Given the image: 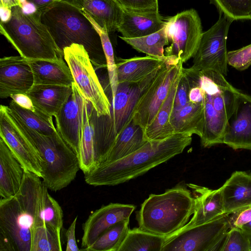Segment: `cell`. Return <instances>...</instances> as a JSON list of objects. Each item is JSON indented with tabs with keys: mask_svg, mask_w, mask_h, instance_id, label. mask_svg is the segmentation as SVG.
I'll return each instance as SVG.
<instances>
[{
	"mask_svg": "<svg viewBox=\"0 0 251 251\" xmlns=\"http://www.w3.org/2000/svg\"><path fill=\"white\" fill-rule=\"evenodd\" d=\"M36 174L25 170L19 191L14 197L0 200V234L8 238L15 251H30L31 231L42 224L44 183Z\"/></svg>",
	"mask_w": 251,
	"mask_h": 251,
	"instance_id": "obj_2",
	"label": "cell"
},
{
	"mask_svg": "<svg viewBox=\"0 0 251 251\" xmlns=\"http://www.w3.org/2000/svg\"><path fill=\"white\" fill-rule=\"evenodd\" d=\"M18 105L24 108L35 111L33 102L27 94H14L10 97Z\"/></svg>",
	"mask_w": 251,
	"mask_h": 251,
	"instance_id": "obj_45",
	"label": "cell"
},
{
	"mask_svg": "<svg viewBox=\"0 0 251 251\" xmlns=\"http://www.w3.org/2000/svg\"><path fill=\"white\" fill-rule=\"evenodd\" d=\"M190 86V77L184 72L183 70V74L179 82L176 94L173 111L181 109L189 101L188 94Z\"/></svg>",
	"mask_w": 251,
	"mask_h": 251,
	"instance_id": "obj_41",
	"label": "cell"
},
{
	"mask_svg": "<svg viewBox=\"0 0 251 251\" xmlns=\"http://www.w3.org/2000/svg\"><path fill=\"white\" fill-rule=\"evenodd\" d=\"M166 237L139 227L129 229L118 251H161Z\"/></svg>",
	"mask_w": 251,
	"mask_h": 251,
	"instance_id": "obj_31",
	"label": "cell"
},
{
	"mask_svg": "<svg viewBox=\"0 0 251 251\" xmlns=\"http://www.w3.org/2000/svg\"><path fill=\"white\" fill-rule=\"evenodd\" d=\"M233 21L220 14L218 21L203 32L198 49L193 56V64L186 74L212 71L226 75L227 51L226 40L229 26Z\"/></svg>",
	"mask_w": 251,
	"mask_h": 251,
	"instance_id": "obj_12",
	"label": "cell"
},
{
	"mask_svg": "<svg viewBox=\"0 0 251 251\" xmlns=\"http://www.w3.org/2000/svg\"><path fill=\"white\" fill-rule=\"evenodd\" d=\"M166 32L171 45L165 55L181 60L193 57L199 45L202 30L201 21L194 9L183 11L166 20Z\"/></svg>",
	"mask_w": 251,
	"mask_h": 251,
	"instance_id": "obj_13",
	"label": "cell"
},
{
	"mask_svg": "<svg viewBox=\"0 0 251 251\" xmlns=\"http://www.w3.org/2000/svg\"><path fill=\"white\" fill-rule=\"evenodd\" d=\"M34 85V77L28 60L21 56L0 59V97L14 94H27Z\"/></svg>",
	"mask_w": 251,
	"mask_h": 251,
	"instance_id": "obj_17",
	"label": "cell"
},
{
	"mask_svg": "<svg viewBox=\"0 0 251 251\" xmlns=\"http://www.w3.org/2000/svg\"><path fill=\"white\" fill-rule=\"evenodd\" d=\"M196 73L203 95L204 123L201 143L203 148H210L222 144L227 120L240 91L220 73L212 71Z\"/></svg>",
	"mask_w": 251,
	"mask_h": 251,
	"instance_id": "obj_7",
	"label": "cell"
},
{
	"mask_svg": "<svg viewBox=\"0 0 251 251\" xmlns=\"http://www.w3.org/2000/svg\"><path fill=\"white\" fill-rule=\"evenodd\" d=\"M0 5L11 8L13 6L19 5V0H0Z\"/></svg>",
	"mask_w": 251,
	"mask_h": 251,
	"instance_id": "obj_49",
	"label": "cell"
},
{
	"mask_svg": "<svg viewBox=\"0 0 251 251\" xmlns=\"http://www.w3.org/2000/svg\"><path fill=\"white\" fill-rule=\"evenodd\" d=\"M38 11L41 22L61 50L73 44L81 45L91 59L106 62L99 33L71 0H57Z\"/></svg>",
	"mask_w": 251,
	"mask_h": 251,
	"instance_id": "obj_3",
	"label": "cell"
},
{
	"mask_svg": "<svg viewBox=\"0 0 251 251\" xmlns=\"http://www.w3.org/2000/svg\"><path fill=\"white\" fill-rule=\"evenodd\" d=\"M12 114L19 127L38 152L42 160L41 178L44 184L54 192L68 186L80 169L77 154L58 132L51 135L42 134Z\"/></svg>",
	"mask_w": 251,
	"mask_h": 251,
	"instance_id": "obj_5",
	"label": "cell"
},
{
	"mask_svg": "<svg viewBox=\"0 0 251 251\" xmlns=\"http://www.w3.org/2000/svg\"><path fill=\"white\" fill-rule=\"evenodd\" d=\"M120 38L136 50L160 58L165 57L164 47L169 43L165 25L160 30L145 36L134 38L120 36Z\"/></svg>",
	"mask_w": 251,
	"mask_h": 251,
	"instance_id": "obj_34",
	"label": "cell"
},
{
	"mask_svg": "<svg viewBox=\"0 0 251 251\" xmlns=\"http://www.w3.org/2000/svg\"><path fill=\"white\" fill-rule=\"evenodd\" d=\"M147 142L143 129L132 121L117 137L102 163L122 159L138 150Z\"/></svg>",
	"mask_w": 251,
	"mask_h": 251,
	"instance_id": "obj_29",
	"label": "cell"
},
{
	"mask_svg": "<svg viewBox=\"0 0 251 251\" xmlns=\"http://www.w3.org/2000/svg\"><path fill=\"white\" fill-rule=\"evenodd\" d=\"M183 74V71L176 78L167 98L161 105L153 121L143 130L144 137L147 141L162 140L174 133L170 123V118L178 83Z\"/></svg>",
	"mask_w": 251,
	"mask_h": 251,
	"instance_id": "obj_28",
	"label": "cell"
},
{
	"mask_svg": "<svg viewBox=\"0 0 251 251\" xmlns=\"http://www.w3.org/2000/svg\"><path fill=\"white\" fill-rule=\"evenodd\" d=\"M194 210L191 191L179 185L161 194H151L137 215L139 227L153 234L169 236L188 222Z\"/></svg>",
	"mask_w": 251,
	"mask_h": 251,
	"instance_id": "obj_4",
	"label": "cell"
},
{
	"mask_svg": "<svg viewBox=\"0 0 251 251\" xmlns=\"http://www.w3.org/2000/svg\"><path fill=\"white\" fill-rule=\"evenodd\" d=\"M240 228L242 229L249 239L251 251V221Z\"/></svg>",
	"mask_w": 251,
	"mask_h": 251,
	"instance_id": "obj_50",
	"label": "cell"
},
{
	"mask_svg": "<svg viewBox=\"0 0 251 251\" xmlns=\"http://www.w3.org/2000/svg\"><path fill=\"white\" fill-rule=\"evenodd\" d=\"M12 112L25 125L45 135H51L58 132L52 120V117H48L36 110L24 108L12 100L9 105Z\"/></svg>",
	"mask_w": 251,
	"mask_h": 251,
	"instance_id": "obj_33",
	"label": "cell"
},
{
	"mask_svg": "<svg viewBox=\"0 0 251 251\" xmlns=\"http://www.w3.org/2000/svg\"><path fill=\"white\" fill-rule=\"evenodd\" d=\"M227 220L229 228H241L251 221V207L228 215Z\"/></svg>",
	"mask_w": 251,
	"mask_h": 251,
	"instance_id": "obj_43",
	"label": "cell"
},
{
	"mask_svg": "<svg viewBox=\"0 0 251 251\" xmlns=\"http://www.w3.org/2000/svg\"><path fill=\"white\" fill-rule=\"evenodd\" d=\"M183 64L179 59L166 56L163 66L141 91L132 117V122L143 130L152 122L174 81L183 72Z\"/></svg>",
	"mask_w": 251,
	"mask_h": 251,
	"instance_id": "obj_9",
	"label": "cell"
},
{
	"mask_svg": "<svg viewBox=\"0 0 251 251\" xmlns=\"http://www.w3.org/2000/svg\"><path fill=\"white\" fill-rule=\"evenodd\" d=\"M204 123L202 102L194 103L189 100L181 109L172 111L170 123L175 133L195 134L200 138L202 135Z\"/></svg>",
	"mask_w": 251,
	"mask_h": 251,
	"instance_id": "obj_27",
	"label": "cell"
},
{
	"mask_svg": "<svg viewBox=\"0 0 251 251\" xmlns=\"http://www.w3.org/2000/svg\"><path fill=\"white\" fill-rule=\"evenodd\" d=\"M108 34L117 30L123 8L118 0H71Z\"/></svg>",
	"mask_w": 251,
	"mask_h": 251,
	"instance_id": "obj_23",
	"label": "cell"
},
{
	"mask_svg": "<svg viewBox=\"0 0 251 251\" xmlns=\"http://www.w3.org/2000/svg\"><path fill=\"white\" fill-rule=\"evenodd\" d=\"M84 13L100 34L106 59L109 81L111 90V97L113 98L115 95L119 83L116 63L115 61L113 47L108 36V33L100 27L89 15L84 12Z\"/></svg>",
	"mask_w": 251,
	"mask_h": 251,
	"instance_id": "obj_37",
	"label": "cell"
},
{
	"mask_svg": "<svg viewBox=\"0 0 251 251\" xmlns=\"http://www.w3.org/2000/svg\"><path fill=\"white\" fill-rule=\"evenodd\" d=\"M72 93V86L33 85L27 95L36 110L48 117H55Z\"/></svg>",
	"mask_w": 251,
	"mask_h": 251,
	"instance_id": "obj_24",
	"label": "cell"
},
{
	"mask_svg": "<svg viewBox=\"0 0 251 251\" xmlns=\"http://www.w3.org/2000/svg\"><path fill=\"white\" fill-rule=\"evenodd\" d=\"M228 65L242 71L251 65V44L227 52Z\"/></svg>",
	"mask_w": 251,
	"mask_h": 251,
	"instance_id": "obj_40",
	"label": "cell"
},
{
	"mask_svg": "<svg viewBox=\"0 0 251 251\" xmlns=\"http://www.w3.org/2000/svg\"><path fill=\"white\" fill-rule=\"evenodd\" d=\"M191 142L192 135L182 133L148 141L138 150L122 159L97 165L84 174L85 181L94 186L123 183L180 154Z\"/></svg>",
	"mask_w": 251,
	"mask_h": 251,
	"instance_id": "obj_1",
	"label": "cell"
},
{
	"mask_svg": "<svg viewBox=\"0 0 251 251\" xmlns=\"http://www.w3.org/2000/svg\"><path fill=\"white\" fill-rule=\"evenodd\" d=\"M0 16L1 22L5 23L8 21L12 16L11 8L0 5Z\"/></svg>",
	"mask_w": 251,
	"mask_h": 251,
	"instance_id": "obj_48",
	"label": "cell"
},
{
	"mask_svg": "<svg viewBox=\"0 0 251 251\" xmlns=\"http://www.w3.org/2000/svg\"><path fill=\"white\" fill-rule=\"evenodd\" d=\"M222 144L233 150L251 151V96L240 91L227 120Z\"/></svg>",
	"mask_w": 251,
	"mask_h": 251,
	"instance_id": "obj_16",
	"label": "cell"
},
{
	"mask_svg": "<svg viewBox=\"0 0 251 251\" xmlns=\"http://www.w3.org/2000/svg\"><path fill=\"white\" fill-rule=\"evenodd\" d=\"M47 187L43 194L42 218L44 224L61 236L63 224V210L58 202L48 192Z\"/></svg>",
	"mask_w": 251,
	"mask_h": 251,
	"instance_id": "obj_36",
	"label": "cell"
},
{
	"mask_svg": "<svg viewBox=\"0 0 251 251\" xmlns=\"http://www.w3.org/2000/svg\"><path fill=\"white\" fill-rule=\"evenodd\" d=\"M61 236L45 225L35 226L31 231L30 251H62Z\"/></svg>",
	"mask_w": 251,
	"mask_h": 251,
	"instance_id": "obj_35",
	"label": "cell"
},
{
	"mask_svg": "<svg viewBox=\"0 0 251 251\" xmlns=\"http://www.w3.org/2000/svg\"><path fill=\"white\" fill-rule=\"evenodd\" d=\"M11 9L10 19L0 22V32L20 56L28 60H57L64 57L63 51L41 22L39 11L26 14L19 5Z\"/></svg>",
	"mask_w": 251,
	"mask_h": 251,
	"instance_id": "obj_6",
	"label": "cell"
},
{
	"mask_svg": "<svg viewBox=\"0 0 251 251\" xmlns=\"http://www.w3.org/2000/svg\"><path fill=\"white\" fill-rule=\"evenodd\" d=\"M72 93L55 118L56 128L78 157L84 129L85 109L88 101L74 82Z\"/></svg>",
	"mask_w": 251,
	"mask_h": 251,
	"instance_id": "obj_15",
	"label": "cell"
},
{
	"mask_svg": "<svg viewBox=\"0 0 251 251\" xmlns=\"http://www.w3.org/2000/svg\"><path fill=\"white\" fill-rule=\"evenodd\" d=\"M33 3L37 8L38 10H41L53 2L60 0H27Z\"/></svg>",
	"mask_w": 251,
	"mask_h": 251,
	"instance_id": "obj_47",
	"label": "cell"
},
{
	"mask_svg": "<svg viewBox=\"0 0 251 251\" xmlns=\"http://www.w3.org/2000/svg\"><path fill=\"white\" fill-rule=\"evenodd\" d=\"M77 219V216H76L66 231L67 241L66 251H81L78 247L75 238V227Z\"/></svg>",
	"mask_w": 251,
	"mask_h": 251,
	"instance_id": "obj_44",
	"label": "cell"
},
{
	"mask_svg": "<svg viewBox=\"0 0 251 251\" xmlns=\"http://www.w3.org/2000/svg\"><path fill=\"white\" fill-rule=\"evenodd\" d=\"M220 251H251L249 239L241 228H230L226 233Z\"/></svg>",
	"mask_w": 251,
	"mask_h": 251,
	"instance_id": "obj_39",
	"label": "cell"
},
{
	"mask_svg": "<svg viewBox=\"0 0 251 251\" xmlns=\"http://www.w3.org/2000/svg\"><path fill=\"white\" fill-rule=\"evenodd\" d=\"M220 188L226 214L251 207V173L234 171Z\"/></svg>",
	"mask_w": 251,
	"mask_h": 251,
	"instance_id": "obj_22",
	"label": "cell"
},
{
	"mask_svg": "<svg viewBox=\"0 0 251 251\" xmlns=\"http://www.w3.org/2000/svg\"><path fill=\"white\" fill-rule=\"evenodd\" d=\"M187 185L192 190L194 210L192 218L183 227L203 224L226 214L220 188L213 190L192 183Z\"/></svg>",
	"mask_w": 251,
	"mask_h": 251,
	"instance_id": "obj_20",
	"label": "cell"
},
{
	"mask_svg": "<svg viewBox=\"0 0 251 251\" xmlns=\"http://www.w3.org/2000/svg\"><path fill=\"white\" fill-rule=\"evenodd\" d=\"M65 60L69 67L79 91L92 106L97 117L109 116L111 102L96 75L89 54L83 46L73 44L63 49Z\"/></svg>",
	"mask_w": 251,
	"mask_h": 251,
	"instance_id": "obj_10",
	"label": "cell"
},
{
	"mask_svg": "<svg viewBox=\"0 0 251 251\" xmlns=\"http://www.w3.org/2000/svg\"><path fill=\"white\" fill-rule=\"evenodd\" d=\"M135 206L110 203L91 213L82 225L81 247L83 250L90 246L102 233L118 222L129 219Z\"/></svg>",
	"mask_w": 251,
	"mask_h": 251,
	"instance_id": "obj_18",
	"label": "cell"
},
{
	"mask_svg": "<svg viewBox=\"0 0 251 251\" xmlns=\"http://www.w3.org/2000/svg\"><path fill=\"white\" fill-rule=\"evenodd\" d=\"M166 59L150 55L119 58L116 63L118 83L138 85L141 91L150 83Z\"/></svg>",
	"mask_w": 251,
	"mask_h": 251,
	"instance_id": "obj_19",
	"label": "cell"
},
{
	"mask_svg": "<svg viewBox=\"0 0 251 251\" xmlns=\"http://www.w3.org/2000/svg\"><path fill=\"white\" fill-rule=\"evenodd\" d=\"M141 93L137 84L119 83L112 98L110 115L98 117L101 120L100 127L95 128L96 166L104 161L117 137L132 121L133 110Z\"/></svg>",
	"mask_w": 251,
	"mask_h": 251,
	"instance_id": "obj_8",
	"label": "cell"
},
{
	"mask_svg": "<svg viewBox=\"0 0 251 251\" xmlns=\"http://www.w3.org/2000/svg\"><path fill=\"white\" fill-rule=\"evenodd\" d=\"M121 24L117 29L122 37L145 36L162 29L166 24L158 10H132L123 8Z\"/></svg>",
	"mask_w": 251,
	"mask_h": 251,
	"instance_id": "obj_21",
	"label": "cell"
},
{
	"mask_svg": "<svg viewBox=\"0 0 251 251\" xmlns=\"http://www.w3.org/2000/svg\"><path fill=\"white\" fill-rule=\"evenodd\" d=\"M23 13L26 14H32L38 11L36 6L27 0H19V5Z\"/></svg>",
	"mask_w": 251,
	"mask_h": 251,
	"instance_id": "obj_46",
	"label": "cell"
},
{
	"mask_svg": "<svg viewBox=\"0 0 251 251\" xmlns=\"http://www.w3.org/2000/svg\"><path fill=\"white\" fill-rule=\"evenodd\" d=\"M228 215L209 222L182 227L166 237L161 251H220L229 229Z\"/></svg>",
	"mask_w": 251,
	"mask_h": 251,
	"instance_id": "obj_11",
	"label": "cell"
},
{
	"mask_svg": "<svg viewBox=\"0 0 251 251\" xmlns=\"http://www.w3.org/2000/svg\"><path fill=\"white\" fill-rule=\"evenodd\" d=\"M122 6L132 10H158V0H118Z\"/></svg>",
	"mask_w": 251,
	"mask_h": 251,
	"instance_id": "obj_42",
	"label": "cell"
},
{
	"mask_svg": "<svg viewBox=\"0 0 251 251\" xmlns=\"http://www.w3.org/2000/svg\"><path fill=\"white\" fill-rule=\"evenodd\" d=\"M220 14L234 20H251V0H210Z\"/></svg>",
	"mask_w": 251,
	"mask_h": 251,
	"instance_id": "obj_38",
	"label": "cell"
},
{
	"mask_svg": "<svg viewBox=\"0 0 251 251\" xmlns=\"http://www.w3.org/2000/svg\"><path fill=\"white\" fill-rule=\"evenodd\" d=\"M129 219L122 220L102 233L86 251H118L129 229Z\"/></svg>",
	"mask_w": 251,
	"mask_h": 251,
	"instance_id": "obj_32",
	"label": "cell"
},
{
	"mask_svg": "<svg viewBox=\"0 0 251 251\" xmlns=\"http://www.w3.org/2000/svg\"><path fill=\"white\" fill-rule=\"evenodd\" d=\"M28 63L33 75L34 85L72 86L75 82L71 70L63 58L32 60Z\"/></svg>",
	"mask_w": 251,
	"mask_h": 251,
	"instance_id": "obj_26",
	"label": "cell"
},
{
	"mask_svg": "<svg viewBox=\"0 0 251 251\" xmlns=\"http://www.w3.org/2000/svg\"><path fill=\"white\" fill-rule=\"evenodd\" d=\"M25 169L4 141L0 138V196H15L20 190Z\"/></svg>",
	"mask_w": 251,
	"mask_h": 251,
	"instance_id": "obj_25",
	"label": "cell"
},
{
	"mask_svg": "<svg viewBox=\"0 0 251 251\" xmlns=\"http://www.w3.org/2000/svg\"><path fill=\"white\" fill-rule=\"evenodd\" d=\"M0 138L25 170L42 177V160L33 143L16 123L8 106L0 107Z\"/></svg>",
	"mask_w": 251,
	"mask_h": 251,
	"instance_id": "obj_14",
	"label": "cell"
},
{
	"mask_svg": "<svg viewBox=\"0 0 251 251\" xmlns=\"http://www.w3.org/2000/svg\"><path fill=\"white\" fill-rule=\"evenodd\" d=\"M94 110L88 102L85 109L84 129L78 155L80 168L84 174L96 166V130L93 113Z\"/></svg>",
	"mask_w": 251,
	"mask_h": 251,
	"instance_id": "obj_30",
	"label": "cell"
}]
</instances>
